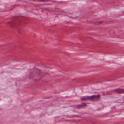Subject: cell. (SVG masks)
Listing matches in <instances>:
<instances>
[{
	"mask_svg": "<svg viewBox=\"0 0 124 124\" xmlns=\"http://www.w3.org/2000/svg\"><path fill=\"white\" fill-rule=\"evenodd\" d=\"M25 23L26 20L25 17L17 16L13 17L9 22L8 24L10 27L16 29L22 26Z\"/></svg>",
	"mask_w": 124,
	"mask_h": 124,
	"instance_id": "6da1fadb",
	"label": "cell"
},
{
	"mask_svg": "<svg viewBox=\"0 0 124 124\" xmlns=\"http://www.w3.org/2000/svg\"><path fill=\"white\" fill-rule=\"evenodd\" d=\"M44 76V74L42 71L36 68H33L29 74V78L33 80L38 81L40 80Z\"/></svg>",
	"mask_w": 124,
	"mask_h": 124,
	"instance_id": "7a4b0ae2",
	"label": "cell"
},
{
	"mask_svg": "<svg viewBox=\"0 0 124 124\" xmlns=\"http://www.w3.org/2000/svg\"><path fill=\"white\" fill-rule=\"evenodd\" d=\"M101 96L100 94H95L91 96H85L81 97L80 99L82 101L90 100L93 102H97L100 100Z\"/></svg>",
	"mask_w": 124,
	"mask_h": 124,
	"instance_id": "3957f363",
	"label": "cell"
},
{
	"mask_svg": "<svg viewBox=\"0 0 124 124\" xmlns=\"http://www.w3.org/2000/svg\"><path fill=\"white\" fill-rule=\"evenodd\" d=\"M114 91L115 92L117 93H119V94H123L124 93V89H122V88H118V89H115Z\"/></svg>",
	"mask_w": 124,
	"mask_h": 124,
	"instance_id": "277c9868",
	"label": "cell"
},
{
	"mask_svg": "<svg viewBox=\"0 0 124 124\" xmlns=\"http://www.w3.org/2000/svg\"><path fill=\"white\" fill-rule=\"evenodd\" d=\"M87 106V104L85 103H83L82 104H79L78 105H77L76 106L77 108H78V109H80V108H85Z\"/></svg>",
	"mask_w": 124,
	"mask_h": 124,
	"instance_id": "5b68a950",
	"label": "cell"
}]
</instances>
